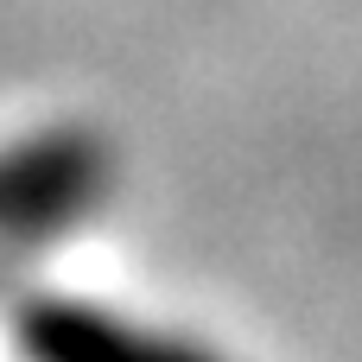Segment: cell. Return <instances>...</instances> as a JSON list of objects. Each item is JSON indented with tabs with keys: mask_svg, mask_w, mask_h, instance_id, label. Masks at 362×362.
Returning <instances> with one entry per match:
<instances>
[{
	"mask_svg": "<svg viewBox=\"0 0 362 362\" xmlns=\"http://www.w3.org/2000/svg\"><path fill=\"white\" fill-rule=\"evenodd\" d=\"M102 185V146L89 134H38L0 153V235L45 229L57 235Z\"/></svg>",
	"mask_w": 362,
	"mask_h": 362,
	"instance_id": "obj_1",
	"label": "cell"
},
{
	"mask_svg": "<svg viewBox=\"0 0 362 362\" xmlns=\"http://www.w3.org/2000/svg\"><path fill=\"white\" fill-rule=\"evenodd\" d=\"M13 337L32 362H204L191 350H172L159 337H140L102 318L95 305H70V299H25L13 318Z\"/></svg>",
	"mask_w": 362,
	"mask_h": 362,
	"instance_id": "obj_2",
	"label": "cell"
},
{
	"mask_svg": "<svg viewBox=\"0 0 362 362\" xmlns=\"http://www.w3.org/2000/svg\"><path fill=\"white\" fill-rule=\"evenodd\" d=\"M38 242H45V229H13V235H0V280L13 274V261H19V255H32Z\"/></svg>",
	"mask_w": 362,
	"mask_h": 362,
	"instance_id": "obj_3",
	"label": "cell"
}]
</instances>
